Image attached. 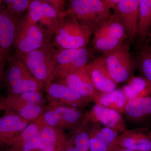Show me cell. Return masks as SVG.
<instances>
[{"instance_id":"obj_1","label":"cell","mask_w":151,"mask_h":151,"mask_svg":"<svg viewBox=\"0 0 151 151\" xmlns=\"http://www.w3.org/2000/svg\"><path fill=\"white\" fill-rule=\"evenodd\" d=\"M46 101L42 92L32 91L2 97L0 104L2 111L13 112L32 122L43 116L47 105Z\"/></svg>"},{"instance_id":"obj_2","label":"cell","mask_w":151,"mask_h":151,"mask_svg":"<svg viewBox=\"0 0 151 151\" xmlns=\"http://www.w3.org/2000/svg\"><path fill=\"white\" fill-rule=\"evenodd\" d=\"M82 108L49 103L42 119L47 124L62 131H72L86 121V112Z\"/></svg>"},{"instance_id":"obj_3","label":"cell","mask_w":151,"mask_h":151,"mask_svg":"<svg viewBox=\"0 0 151 151\" xmlns=\"http://www.w3.org/2000/svg\"><path fill=\"white\" fill-rule=\"evenodd\" d=\"M26 66L19 61H12L4 71L2 81L8 95L25 92H42L43 83L32 76Z\"/></svg>"},{"instance_id":"obj_4","label":"cell","mask_w":151,"mask_h":151,"mask_svg":"<svg viewBox=\"0 0 151 151\" xmlns=\"http://www.w3.org/2000/svg\"><path fill=\"white\" fill-rule=\"evenodd\" d=\"M111 9L104 0H73L70 12L76 18L94 29L108 18Z\"/></svg>"},{"instance_id":"obj_5","label":"cell","mask_w":151,"mask_h":151,"mask_svg":"<svg viewBox=\"0 0 151 151\" xmlns=\"http://www.w3.org/2000/svg\"><path fill=\"white\" fill-rule=\"evenodd\" d=\"M106 65L111 78L119 84L132 77L134 65L128 47L121 45L105 55Z\"/></svg>"},{"instance_id":"obj_6","label":"cell","mask_w":151,"mask_h":151,"mask_svg":"<svg viewBox=\"0 0 151 151\" xmlns=\"http://www.w3.org/2000/svg\"><path fill=\"white\" fill-rule=\"evenodd\" d=\"M93 29L77 22L69 23L59 30L55 40L63 49L84 47L88 43Z\"/></svg>"},{"instance_id":"obj_7","label":"cell","mask_w":151,"mask_h":151,"mask_svg":"<svg viewBox=\"0 0 151 151\" xmlns=\"http://www.w3.org/2000/svg\"><path fill=\"white\" fill-rule=\"evenodd\" d=\"M89 151H116L119 148L118 139L120 134L115 130L99 123L90 121Z\"/></svg>"},{"instance_id":"obj_8","label":"cell","mask_w":151,"mask_h":151,"mask_svg":"<svg viewBox=\"0 0 151 151\" xmlns=\"http://www.w3.org/2000/svg\"><path fill=\"white\" fill-rule=\"evenodd\" d=\"M45 91L46 99L49 103L53 102L82 109L93 103L61 83H47Z\"/></svg>"},{"instance_id":"obj_9","label":"cell","mask_w":151,"mask_h":151,"mask_svg":"<svg viewBox=\"0 0 151 151\" xmlns=\"http://www.w3.org/2000/svg\"><path fill=\"white\" fill-rule=\"evenodd\" d=\"M61 84L69 87L82 97L96 103L100 92L94 87L87 70L86 66L73 73L62 76Z\"/></svg>"},{"instance_id":"obj_10","label":"cell","mask_w":151,"mask_h":151,"mask_svg":"<svg viewBox=\"0 0 151 151\" xmlns=\"http://www.w3.org/2000/svg\"><path fill=\"white\" fill-rule=\"evenodd\" d=\"M140 0H120L113 9L131 39L137 35Z\"/></svg>"},{"instance_id":"obj_11","label":"cell","mask_w":151,"mask_h":151,"mask_svg":"<svg viewBox=\"0 0 151 151\" xmlns=\"http://www.w3.org/2000/svg\"><path fill=\"white\" fill-rule=\"evenodd\" d=\"M25 63L34 77L42 83L51 82L55 76V65L47 58L41 50H36L27 53Z\"/></svg>"},{"instance_id":"obj_12","label":"cell","mask_w":151,"mask_h":151,"mask_svg":"<svg viewBox=\"0 0 151 151\" xmlns=\"http://www.w3.org/2000/svg\"><path fill=\"white\" fill-rule=\"evenodd\" d=\"M89 52L84 47L63 49L57 55L60 65L58 73L63 76L85 67L88 63Z\"/></svg>"},{"instance_id":"obj_13","label":"cell","mask_w":151,"mask_h":151,"mask_svg":"<svg viewBox=\"0 0 151 151\" xmlns=\"http://www.w3.org/2000/svg\"><path fill=\"white\" fill-rule=\"evenodd\" d=\"M89 120L97 122L121 134L127 129L122 113L100 104L94 103L91 110L87 111Z\"/></svg>"},{"instance_id":"obj_14","label":"cell","mask_w":151,"mask_h":151,"mask_svg":"<svg viewBox=\"0 0 151 151\" xmlns=\"http://www.w3.org/2000/svg\"><path fill=\"white\" fill-rule=\"evenodd\" d=\"M39 132L40 146L41 151H61L68 137L65 131L51 127L40 117L36 120Z\"/></svg>"},{"instance_id":"obj_15","label":"cell","mask_w":151,"mask_h":151,"mask_svg":"<svg viewBox=\"0 0 151 151\" xmlns=\"http://www.w3.org/2000/svg\"><path fill=\"white\" fill-rule=\"evenodd\" d=\"M86 70L94 87L100 93L111 92L117 88L118 84L111 78L104 57L88 63Z\"/></svg>"},{"instance_id":"obj_16","label":"cell","mask_w":151,"mask_h":151,"mask_svg":"<svg viewBox=\"0 0 151 151\" xmlns=\"http://www.w3.org/2000/svg\"><path fill=\"white\" fill-rule=\"evenodd\" d=\"M119 147L135 151H151V136L147 127L127 129L118 137Z\"/></svg>"},{"instance_id":"obj_17","label":"cell","mask_w":151,"mask_h":151,"mask_svg":"<svg viewBox=\"0 0 151 151\" xmlns=\"http://www.w3.org/2000/svg\"><path fill=\"white\" fill-rule=\"evenodd\" d=\"M11 151H34L40 146L39 132L36 120L30 123L20 134L6 143Z\"/></svg>"},{"instance_id":"obj_18","label":"cell","mask_w":151,"mask_h":151,"mask_svg":"<svg viewBox=\"0 0 151 151\" xmlns=\"http://www.w3.org/2000/svg\"><path fill=\"white\" fill-rule=\"evenodd\" d=\"M17 29L15 16L8 9L0 12V56L5 57L14 43Z\"/></svg>"},{"instance_id":"obj_19","label":"cell","mask_w":151,"mask_h":151,"mask_svg":"<svg viewBox=\"0 0 151 151\" xmlns=\"http://www.w3.org/2000/svg\"><path fill=\"white\" fill-rule=\"evenodd\" d=\"M0 117V143L6 144L24 129L31 123L16 113L4 111Z\"/></svg>"},{"instance_id":"obj_20","label":"cell","mask_w":151,"mask_h":151,"mask_svg":"<svg viewBox=\"0 0 151 151\" xmlns=\"http://www.w3.org/2000/svg\"><path fill=\"white\" fill-rule=\"evenodd\" d=\"M123 114L133 123H143L150 120L151 96L140 97L127 102Z\"/></svg>"},{"instance_id":"obj_21","label":"cell","mask_w":151,"mask_h":151,"mask_svg":"<svg viewBox=\"0 0 151 151\" xmlns=\"http://www.w3.org/2000/svg\"><path fill=\"white\" fill-rule=\"evenodd\" d=\"M70 132L61 151H89L88 120H86L81 126Z\"/></svg>"},{"instance_id":"obj_22","label":"cell","mask_w":151,"mask_h":151,"mask_svg":"<svg viewBox=\"0 0 151 151\" xmlns=\"http://www.w3.org/2000/svg\"><path fill=\"white\" fill-rule=\"evenodd\" d=\"M122 88L127 103L140 97L151 96V83L142 76H133Z\"/></svg>"},{"instance_id":"obj_23","label":"cell","mask_w":151,"mask_h":151,"mask_svg":"<svg viewBox=\"0 0 151 151\" xmlns=\"http://www.w3.org/2000/svg\"><path fill=\"white\" fill-rule=\"evenodd\" d=\"M94 33L108 36L121 41L127 35L124 25L114 14H111L108 18L95 28Z\"/></svg>"},{"instance_id":"obj_24","label":"cell","mask_w":151,"mask_h":151,"mask_svg":"<svg viewBox=\"0 0 151 151\" xmlns=\"http://www.w3.org/2000/svg\"><path fill=\"white\" fill-rule=\"evenodd\" d=\"M95 103L111 108L123 114L127 101L122 89L116 88L111 92L100 93Z\"/></svg>"},{"instance_id":"obj_25","label":"cell","mask_w":151,"mask_h":151,"mask_svg":"<svg viewBox=\"0 0 151 151\" xmlns=\"http://www.w3.org/2000/svg\"><path fill=\"white\" fill-rule=\"evenodd\" d=\"M43 40V35L37 27L32 26L29 28L24 37L17 44L18 49L22 52L28 53L38 49Z\"/></svg>"},{"instance_id":"obj_26","label":"cell","mask_w":151,"mask_h":151,"mask_svg":"<svg viewBox=\"0 0 151 151\" xmlns=\"http://www.w3.org/2000/svg\"><path fill=\"white\" fill-rule=\"evenodd\" d=\"M139 13L137 36L143 41L151 30V0H140Z\"/></svg>"},{"instance_id":"obj_27","label":"cell","mask_w":151,"mask_h":151,"mask_svg":"<svg viewBox=\"0 0 151 151\" xmlns=\"http://www.w3.org/2000/svg\"><path fill=\"white\" fill-rule=\"evenodd\" d=\"M122 42L108 36L94 33L93 45L94 48L105 55L119 47Z\"/></svg>"},{"instance_id":"obj_28","label":"cell","mask_w":151,"mask_h":151,"mask_svg":"<svg viewBox=\"0 0 151 151\" xmlns=\"http://www.w3.org/2000/svg\"><path fill=\"white\" fill-rule=\"evenodd\" d=\"M140 53L139 63L140 70L142 76L151 83V49L149 46H145Z\"/></svg>"},{"instance_id":"obj_29","label":"cell","mask_w":151,"mask_h":151,"mask_svg":"<svg viewBox=\"0 0 151 151\" xmlns=\"http://www.w3.org/2000/svg\"><path fill=\"white\" fill-rule=\"evenodd\" d=\"M29 15L35 22L40 20L43 17L42 14V3L39 0H34L30 4Z\"/></svg>"},{"instance_id":"obj_30","label":"cell","mask_w":151,"mask_h":151,"mask_svg":"<svg viewBox=\"0 0 151 151\" xmlns=\"http://www.w3.org/2000/svg\"><path fill=\"white\" fill-rule=\"evenodd\" d=\"M28 4V0H14L7 9L15 16L17 13L24 10Z\"/></svg>"},{"instance_id":"obj_31","label":"cell","mask_w":151,"mask_h":151,"mask_svg":"<svg viewBox=\"0 0 151 151\" xmlns=\"http://www.w3.org/2000/svg\"><path fill=\"white\" fill-rule=\"evenodd\" d=\"M42 10L43 17L52 18L56 16V11L52 6L47 3H42Z\"/></svg>"},{"instance_id":"obj_32","label":"cell","mask_w":151,"mask_h":151,"mask_svg":"<svg viewBox=\"0 0 151 151\" xmlns=\"http://www.w3.org/2000/svg\"><path fill=\"white\" fill-rule=\"evenodd\" d=\"M120 0H104L106 4L111 9H113Z\"/></svg>"},{"instance_id":"obj_33","label":"cell","mask_w":151,"mask_h":151,"mask_svg":"<svg viewBox=\"0 0 151 151\" xmlns=\"http://www.w3.org/2000/svg\"><path fill=\"white\" fill-rule=\"evenodd\" d=\"M5 63V57L0 56V76L4 75Z\"/></svg>"},{"instance_id":"obj_34","label":"cell","mask_w":151,"mask_h":151,"mask_svg":"<svg viewBox=\"0 0 151 151\" xmlns=\"http://www.w3.org/2000/svg\"><path fill=\"white\" fill-rule=\"evenodd\" d=\"M116 151H135L132 150H129L126 148H124L121 147H119L118 149L116 150Z\"/></svg>"},{"instance_id":"obj_35","label":"cell","mask_w":151,"mask_h":151,"mask_svg":"<svg viewBox=\"0 0 151 151\" xmlns=\"http://www.w3.org/2000/svg\"><path fill=\"white\" fill-rule=\"evenodd\" d=\"M4 1L8 5L9 7L12 4V3L13 2L14 0H4Z\"/></svg>"},{"instance_id":"obj_36","label":"cell","mask_w":151,"mask_h":151,"mask_svg":"<svg viewBox=\"0 0 151 151\" xmlns=\"http://www.w3.org/2000/svg\"><path fill=\"white\" fill-rule=\"evenodd\" d=\"M147 37L148 38L149 40L151 41V30L150 31V33H149Z\"/></svg>"},{"instance_id":"obj_37","label":"cell","mask_w":151,"mask_h":151,"mask_svg":"<svg viewBox=\"0 0 151 151\" xmlns=\"http://www.w3.org/2000/svg\"><path fill=\"white\" fill-rule=\"evenodd\" d=\"M3 76H0V85H1V81H2L3 80ZM2 97H1V94H0V99Z\"/></svg>"},{"instance_id":"obj_38","label":"cell","mask_w":151,"mask_h":151,"mask_svg":"<svg viewBox=\"0 0 151 151\" xmlns=\"http://www.w3.org/2000/svg\"><path fill=\"white\" fill-rule=\"evenodd\" d=\"M2 111V106L0 104V113H1V111Z\"/></svg>"},{"instance_id":"obj_39","label":"cell","mask_w":151,"mask_h":151,"mask_svg":"<svg viewBox=\"0 0 151 151\" xmlns=\"http://www.w3.org/2000/svg\"><path fill=\"white\" fill-rule=\"evenodd\" d=\"M150 135L151 136V130H150Z\"/></svg>"},{"instance_id":"obj_40","label":"cell","mask_w":151,"mask_h":151,"mask_svg":"<svg viewBox=\"0 0 151 151\" xmlns=\"http://www.w3.org/2000/svg\"><path fill=\"white\" fill-rule=\"evenodd\" d=\"M41 151L39 150H35V151Z\"/></svg>"},{"instance_id":"obj_41","label":"cell","mask_w":151,"mask_h":151,"mask_svg":"<svg viewBox=\"0 0 151 151\" xmlns=\"http://www.w3.org/2000/svg\"><path fill=\"white\" fill-rule=\"evenodd\" d=\"M47 1H51V0H46Z\"/></svg>"},{"instance_id":"obj_42","label":"cell","mask_w":151,"mask_h":151,"mask_svg":"<svg viewBox=\"0 0 151 151\" xmlns=\"http://www.w3.org/2000/svg\"><path fill=\"white\" fill-rule=\"evenodd\" d=\"M0 12H1V7H0Z\"/></svg>"},{"instance_id":"obj_43","label":"cell","mask_w":151,"mask_h":151,"mask_svg":"<svg viewBox=\"0 0 151 151\" xmlns=\"http://www.w3.org/2000/svg\"><path fill=\"white\" fill-rule=\"evenodd\" d=\"M0 145H1V143H0Z\"/></svg>"},{"instance_id":"obj_44","label":"cell","mask_w":151,"mask_h":151,"mask_svg":"<svg viewBox=\"0 0 151 151\" xmlns=\"http://www.w3.org/2000/svg\"><path fill=\"white\" fill-rule=\"evenodd\" d=\"M1 1V0H0V1Z\"/></svg>"},{"instance_id":"obj_45","label":"cell","mask_w":151,"mask_h":151,"mask_svg":"<svg viewBox=\"0 0 151 151\" xmlns=\"http://www.w3.org/2000/svg\"></svg>"}]
</instances>
